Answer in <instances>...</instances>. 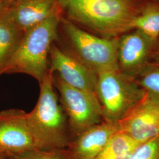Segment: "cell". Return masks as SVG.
<instances>
[{"label":"cell","instance_id":"obj_5","mask_svg":"<svg viewBox=\"0 0 159 159\" xmlns=\"http://www.w3.org/2000/svg\"><path fill=\"white\" fill-rule=\"evenodd\" d=\"M96 95L102 120L118 123L142 101L146 93L135 80L118 70L97 74Z\"/></svg>","mask_w":159,"mask_h":159},{"label":"cell","instance_id":"obj_17","mask_svg":"<svg viewBox=\"0 0 159 159\" xmlns=\"http://www.w3.org/2000/svg\"><path fill=\"white\" fill-rule=\"evenodd\" d=\"M10 159H75L68 148L34 149L9 157Z\"/></svg>","mask_w":159,"mask_h":159},{"label":"cell","instance_id":"obj_21","mask_svg":"<svg viewBox=\"0 0 159 159\" xmlns=\"http://www.w3.org/2000/svg\"><path fill=\"white\" fill-rule=\"evenodd\" d=\"M1 1H7V2H12L14 0H1Z\"/></svg>","mask_w":159,"mask_h":159},{"label":"cell","instance_id":"obj_12","mask_svg":"<svg viewBox=\"0 0 159 159\" xmlns=\"http://www.w3.org/2000/svg\"><path fill=\"white\" fill-rule=\"evenodd\" d=\"M12 14L24 33L50 17L61 15L59 0H14Z\"/></svg>","mask_w":159,"mask_h":159},{"label":"cell","instance_id":"obj_14","mask_svg":"<svg viewBox=\"0 0 159 159\" xmlns=\"http://www.w3.org/2000/svg\"><path fill=\"white\" fill-rule=\"evenodd\" d=\"M140 144L118 131L94 159H129Z\"/></svg>","mask_w":159,"mask_h":159},{"label":"cell","instance_id":"obj_4","mask_svg":"<svg viewBox=\"0 0 159 159\" xmlns=\"http://www.w3.org/2000/svg\"><path fill=\"white\" fill-rule=\"evenodd\" d=\"M61 14L50 17L27 31L3 74H25L40 84L48 71L51 45L57 40Z\"/></svg>","mask_w":159,"mask_h":159},{"label":"cell","instance_id":"obj_19","mask_svg":"<svg viewBox=\"0 0 159 159\" xmlns=\"http://www.w3.org/2000/svg\"><path fill=\"white\" fill-rule=\"evenodd\" d=\"M154 60H155V62L156 63V64L159 66V52H158L154 56Z\"/></svg>","mask_w":159,"mask_h":159},{"label":"cell","instance_id":"obj_7","mask_svg":"<svg viewBox=\"0 0 159 159\" xmlns=\"http://www.w3.org/2000/svg\"><path fill=\"white\" fill-rule=\"evenodd\" d=\"M37 149L27 113L11 108L0 111V153L7 157Z\"/></svg>","mask_w":159,"mask_h":159},{"label":"cell","instance_id":"obj_13","mask_svg":"<svg viewBox=\"0 0 159 159\" xmlns=\"http://www.w3.org/2000/svg\"><path fill=\"white\" fill-rule=\"evenodd\" d=\"M11 3L0 0V75L3 74L25 34L12 14Z\"/></svg>","mask_w":159,"mask_h":159},{"label":"cell","instance_id":"obj_9","mask_svg":"<svg viewBox=\"0 0 159 159\" xmlns=\"http://www.w3.org/2000/svg\"><path fill=\"white\" fill-rule=\"evenodd\" d=\"M48 69L66 84L96 94L97 74L64 53L55 43L50 51Z\"/></svg>","mask_w":159,"mask_h":159},{"label":"cell","instance_id":"obj_10","mask_svg":"<svg viewBox=\"0 0 159 159\" xmlns=\"http://www.w3.org/2000/svg\"><path fill=\"white\" fill-rule=\"evenodd\" d=\"M154 41L137 30L123 35L118 43V66L120 71L135 79L145 68Z\"/></svg>","mask_w":159,"mask_h":159},{"label":"cell","instance_id":"obj_3","mask_svg":"<svg viewBox=\"0 0 159 159\" xmlns=\"http://www.w3.org/2000/svg\"><path fill=\"white\" fill-rule=\"evenodd\" d=\"M54 43L64 53L97 74L119 70L118 39L102 38L92 34L62 16Z\"/></svg>","mask_w":159,"mask_h":159},{"label":"cell","instance_id":"obj_20","mask_svg":"<svg viewBox=\"0 0 159 159\" xmlns=\"http://www.w3.org/2000/svg\"><path fill=\"white\" fill-rule=\"evenodd\" d=\"M0 159H10L8 157L6 156L4 154H2L0 153Z\"/></svg>","mask_w":159,"mask_h":159},{"label":"cell","instance_id":"obj_6","mask_svg":"<svg viewBox=\"0 0 159 159\" xmlns=\"http://www.w3.org/2000/svg\"><path fill=\"white\" fill-rule=\"evenodd\" d=\"M53 84L67 117L73 140L88 128L103 121L96 94L66 84L54 73Z\"/></svg>","mask_w":159,"mask_h":159},{"label":"cell","instance_id":"obj_16","mask_svg":"<svg viewBox=\"0 0 159 159\" xmlns=\"http://www.w3.org/2000/svg\"><path fill=\"white\" fill-rule=\"evenodd\" d=\"M135 79L146 94L159 98V66L144 68Z\"/></svg>","mask_w":159,"mask_h":159},{"label":"cell","instance_id":"obj_11","mask_svg":"<svg viewBox=\"0 0 159 159\" xmlns=\"http://www.w3.org/2000/svg\"><path fill=\"white\" fill-rule=\"evenodd\" d=\"M118 131V123L102 121L75 137L67 148L75 159H94Z\"/></svg>","mask_w":159,"mask_h":159},{"label":"cell","instance_id":"obj_15","mask_svg":"<svg viewBox=\"0 0 159 159\" xmlns=\"http://www.w3.org/2000/svg\"><path fill=\"white\" fill-rule=\"evenodd\" d=\"M136 29L151 40L154 41L159 35V8H152L140 16L134 17L130 29Z\"/></svg>","mask_w":159,"mask_h":159},{"label":"cell","instance_id":"obj_2","mask_svg":"<svg viewBox=\"0 0 159 159\" xmlns=\"http://www.w3.org/2000/svg\"><path fill=\"white\" fill-rule=\"evenodd\" d=\"M40 84V94L27 120L37 149L67 148L73 140L68 119L54 90L50 70Z\"/></svg>","mask_w":159,"mask_h":159},{"label":"cell","instance_id":"obj_18","mask_svg":"<svg viewBox=\"0 0 159 159\" xmlns=\"http://www.w3.org/2000/svg\"><path fill=\"white\" fill-rule=\"evenodd\" d=\"M129 159H159V137L140 144Z\"/></svg>","mask_w":159,"mask_h":159},{"label":"cell","instance_id":"obj_8","mask_svg":"<svg viewBox=\"0 0 159 159\" xmlns=\"http://www.w3.org/2000/svg\"><path fill=\"white\" fill-rule=\"evenodd\" d=\"M118 126L119 131L139 144L159 137V98L146 94Z\"/></svg>","mask_w":159,"mask_h":159},{"label":"cell","instance_id":"obj_1","mask_svg":"<svg viewBox=\"0 0 159 159\" xmlns=\"http://www.w3.org/2000/svg\"><path fill=\"white\" fill-rule=\"evenodd\" d=\"M61 16L106 39L130 29L135 17L127 0H59Z\"/></svg>","mask_w":159,"mask_h":159}]
</instances>
